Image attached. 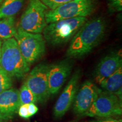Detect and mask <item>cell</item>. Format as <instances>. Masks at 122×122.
I'll return each instance as SVG.
<instances>
[{"label": "cell", "instance_id": "obj_1", "mask_svg": "<svg viewBox=\"0 0 122 122\" xmlns=\"http://www.w3.org/2000/svg\"><path fill=\"white\" fill-rule=\"evenodd\" d=\"M106 23L102 18L86 21L72 38L66 55L68 58L83 57L101 42L106 32Z\"/></svg>", "mask_w": 122, "mask_h": 122}, {"label": "cell", "instance_id": "obj_2", "mask_svg": "<svg viewBox=\"0 0 122 122\" xmlns=\"http://www.w3.org/2000/svg\"><path fill=\"white\" fill-rule=\"evenodd\" d=\"M0 67L11 78L21 79L30 71V65L23 57L15 38L4 40L2 43Z\"/></svg>", "mask_w": 122, "mask_h": 122}, {"label": "cell", "instance_id": "obj_3", "mask_svg": "<svg viewBox=\"0 0 122 122\" xmlns=\"http://www.w3.org/2000/svg\"><path fill=\"white\" fill-rule=\"evenodd\" d=\"M87 20L85 17H78L48 24L42 32L43 37L45 41L50 45H62L72 39Z\"/></svg>", "mask_w": 122, "mask_h": 122}, {"label": "cell", "instance_id": "obj_4", "mask_svg": "<svg viewBox=\"0 0 122 122\" xmlns=\"http://www.w3.org/2000/svg\"><path fill=\"white\" fill-rule=\"evenodd\" d=\"M97 0H72L45 14L47 24L63 19L89 16L95 10Z\"/></svg>", "mask_w": 122, "mask_h": 122}, {"label": "cell", "instance_id": "obj_5", "mask_svg": "<svg viewBox=\"0 0 122 122\" xmlns=\"http://www.w3.org/2000/svg\"><path fill=\"white\" fill-rule=\"evenodd\" d=\"M14 37L23 57L30 65L45 54L46 41L41 33L27 32L18 27Z\"/></svg>", "mask_w": 122, "mask_h": 122}, {"label": "cell", "instance_id": "obj_6", "mask_svg": "<svg viewBox=\"0 0 122 122\" xmlns=\"http://www.w3.org/2000/svg\"><path fill=\"white\" fill-rule=\"evenodd\" d=\"M48 9L40 0H29L18 27L27 32L42 33L47 25L45 14Z\"/></svg>", "mask_w": 122, "mask_h": 122}, {"label": "cell", "instance_id": "obj_7", "mask_svg": "<svg viewBox=\"0 0 122 122\" xmlns=\"http://www.w3.org/2000/svg\"><path fill=\"white\" fill-rule=\"evenodd\" d=\"M122 98L106 91H101L98 98L83 116L110 118L121 115Z\"/></svg>", "mask_w": 122, "mask_h": 122}, {"label": "cell", "instance_id": "obj_8", "mask_svg": "<svg viewBox=\"0 0 122 122\" xmlns=\"http://www.w3.org/2000/svg\"><path fill=\"white\" fill-rule=\"evenodd\" d=\"M49 65L41 63L35 67L25 80V84L35 94L37 101L44 103L50 95L48 81V71Z\"/></svg>", "mask_w": 122, "mask_h": 122}, {"label": "cell", "instance_id": "obj_9", "mask_svg": "<svg viewBox=\"0 0 122 122\" xmlns=\"http://www.w3.org/2000/svg\"><path fill=\"white\" fill-rule=\"evenodd\" d=\"M73 62L65 59L49 65L48 71V81L50 95L57 94L71 74Z\"/></svg>", "mask_w": 122, "mask_h": 122}, {"label": "cell", "instance_id": "obj_10", "mask_svg": "<svg viewBox=\"0 0 122 122\" xmlns=\"http://www.w3.org/2000/svg\"><path fill=\"white\" fill-rule=\"evenodd\" d=\"M101 90L93 83L87 80L77 92L72 103L73 111L76 115L83 116L98 98Z\"/></svg>", "mask_w": 122, "mask_h": 122}, {"label": "cell", "instance_id": "obj_11", "mask_svg": "<svg viewBox=\"0 0 122 122\" xmlns=\"http://www.w3.org/2000/svg\"><path fill=\"white\" fill-rule=\"evenodd\" d=\"M80 78V70H77L72 76L56 102L53 110L56 118L59 119L63 117L72 106L79 88Z\"/></svg>", "mask_w": 122, "mask_h": 122}, {"label": "cell", "instance_id": "obj_12", "mask_svg": "<svg viewBox=\"0 0 122 122\" xmlns=\"http://www.w3.org/2000/svg\"><path fill=\"white\" fill-rule=\"evenodd\" d=\"M20 106L18 89L10 88L0 93V118L4 121L13 119Z\"/></svg>", "mask_w": 122, "mask_h": 122}, {"label": "cell", "instance_id": "obj_13", "mask_svg": "<svg viewBox=\"0 0 122 122\" xmlns=\"http://www.w3.org/2000/svg\"><path fill=\"white\" fill-rule=\"evenodd\" d=\"M122 55L119 52H112L101 59L95 71V80L99 85L122 67Z\"/></svg>", "mask_w": 122, "mask_h": 122}, {"label": "cell", "instance_id": "obj_14", "mask_svg": "<svg viewBox=\"0 0 122 122\" xmlns=\"http://www.w3.org/2000/svg\"><path fill=\"white\" fill-rule=\"evenodd\" d=\"M105 91L122 98V67L100 84Z\"/></svg>", "mask_w": 122, "mask_h": 122}, {"label": "cell", "instance_id": "obj_15", "mask_svg": "<svg viewBox=\"0 0 122 122\" xmlns=\"http://www.w3.org/2000/svg\"><path fill=\"white\" fill-rule=\"evenodd\" d=\"M25 0H4L0 5V19L14 16L23 5Z\"/></svg>", "mask_w": 122, "mask_h": 122}, {"label": "cell", "instance_id": "obj_16", "mask_svg": "<svg viewBox=\"0 0 122 122\" xmlns=\"http://www.w3.org/2000/svg\"><path fill=\"white\" fill-rule=\"evenodd\" d=\"M16 30L14 16L0 19V39L6 40L12 38Z\"/></svg>", "mask_w": 122, "mask_h": 122}, {"label": "cell", "instance_id": "obj_17", "mask_svg": "<svg viewBox=\"0 0 122 122\" xmlns=\"http://www.w3.org/2000/svg\"><path fill=\"white\" fill-rule=\"evenodd\" d=\"M20 102L21 105L35 103L37 102V99L35 94L27 87L25 83L23 84L19 91Z\"/></svg>", "mask_w": 122, "mask_h": 122}, {"label": "cell", "instance_id": "obj_18", "mask_svg": "<svg viewBox=\"0 0 122 122\" xmlns=\"http://www.w3.org/2000/svg\"><path fill=\"white\" fill-rule=\"evenodd\" d=\"M12 85L11 78L0 67V93L11 88Z\"/></svg>", "mask_w": 122, "mask_h": 122}, {"label": "cell", "instance_id": "obj_19", "mask_svg": "<svg viewBox=\"0 0 122 122\" xmlns=\"http://www.w3.org/2000/svg\"><path fill=\"white\" fill-rule=\"evenodd\" d=\"M50 10H54L58 7L72 0H40Z\"/></svg>", "mask_w": 122, "mask_h": 122}, {"label": "cell", "instance_id": "obj_20", "mask_svg": "<svg viewBox=\"0 0 122 122\" xmlns=\"http://www.w3.org/2000/svg\"><path fill=\"white\" fill-rule=\"evenodd\" d=\"M108 7L111 12H120L122 10V0H107Z\"/></svg>", "mask_w": 122, "mask_h": 122}, {"label": "cell", "instance_id": "obj_21", "mask_svg": "<svg viewBox=\"0 0 122 122\" xmlns=\"http://www.w3.org/2000/svg\"><path fill=\"white\" fill-rule=\"evenodd\" d=\"M18 113L21 118L23 119H28L30 118V114H29L27 104L21 105L18 109Z\"/></svg>", "mask_w": 122, "mask_h": 122}, {"label": "cell", "instance_id": "obj_22", "mask_svg": "<svg viewBox=\"0 0 122 122\" xmlns=\"http://www.w3.org/2000/svg\"><path fill=\"white\" fill-rule=\"evenodd\" d=\"M27 107H28V112L30 117L35 115L37 112L38 110H39V108L37 107V106L35 103H29V104H27Z\"/></svg>", "mask_w": 122, "mask_h": 122}, {"label": "cell", "instance_id": "obj_23", "mask_svg": "<svg viewBox=\"0 0 122 122\" xmlns=\"http://www.w3.org/2000/svg\"><path fill=\"white\" fill-rule=\"evenodd\" d=\"M97 122H122V119H117L111 118H106L105 119L100 120Z\"/></svg>", "mask_w": 122, "mask_h": 122}, {"label": "cell", "instance_id": "obj_24", "mask_svg": "<svg viewBox=\"0 0 122 122\" xmlns=\"http://www.w3.org/2000/svg\"><path fill=\"white\" fill-rule=\"evenodd\" d=\"M1 46H2V42H1V39H0V57H1Z\"/></svg>", "mask_w": 122, "mask_h": 122}, {"label": "cell", "instance_id": "obj_25", "mask_svg": "<svg viewBox=\"0 0 122 122\" xmlns=\"http://www.w3.org/2000/svg\"><path fill=\"white\" fill-rule=\"evenodd\" d=\"M0 122H5V121H4V120H2V119L0 118Z\"/></svg>", "mask_w": 122, "mask_h": 122}, {"label": "cell", "instance_id": "obj_26", "mask_svg": "<svg viewBox=\"0 0 122 122\" xmlns=\"http://www.w3.org/2000/svg\"><path fill=\"white\" fill-rule=\"evenodd\" d=\"M2 2V0H0V4H1V2Z\"/></svg>", "mask_w": 122, "mask_h": 122}, {"label": "cell", "instance_id": "obj_27", "mask_svg": "<svg viewBox=\"0 0 122 122\" xmlns=\"http://www.w3.org/2000/svg\"></svg>", "mask_w": 122, "mask_h": 122}]
</instances>
